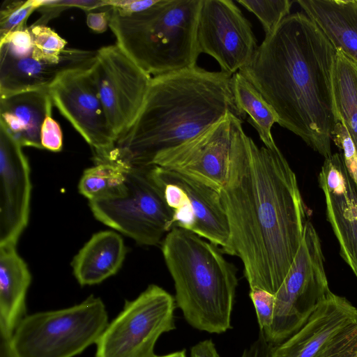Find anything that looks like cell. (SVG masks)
Segmentation results:
<instances>
[{
  "mask_svg": "<svg viewBox=\"0 0 357 357\" xmlns=\"http://www.w3.org/2000/svg\"><path fill=\"white\" fill-rule=\"evenodd\" d=\"M234 116L229 174L220 191L250 289L275 295L298 251L307 220L296 174L279 148L259 147Z\"/></svg>",
  "mask_w": 357,
  "mask_h": 357,
  "instance_id": "1",
  "label": "cell"
},
{
  "mask_svg": "<svg viewBox=\"0 0 357 357\" xmlns=\"http://www.w3.org/2000/svg\"><path fill=\"white\" fill-rule=\"evenodd\" d=\"M336 49L305 13L287 16L238 72L261 93L278 124L324 158L338 122L333 92Z\"/></svg>",
  "mask_w": 357,
  "mask_h": 357,
  "instance_id": "2",
  "label": "cell"
},
{
  "mask_svg": "<svg viewBox=\"0 0 357 357\" xmlns=\"http://www.w3.org/2000/svg\"><path fill=\"white\" fill-rule=\"evenodd\" d=\"M228 113L241 121L231 76L197 66L153 77L142 108L114 148L96 162L148 167L160 153L200 134Z\"/></svg>",
  "mask_w": 357,
  "mask_h": 357,
  "instance_id": "3",
  "label": "cell"
},
{
  "mask_svg": "<svg viewBox=\"0 0 357 357\" xmlns=\"http://www.w3.org/2000/svg\"><path fill=\"white\" fill-rule=\"evenodd\" d=\"M161 249L174 282L176 304L188 323L211 333L230 329L238 278L218 246L174 227Z\"/></svg>",
  "mask_w": 357,
  "mask_h": 357,
  "instance_id": "4",
  "label": "cell"
},
{
  "mask_svg": "<svg viewBox=\"0 0 357 357\" xmlns=\"http://www.w3.org/2000/svg\"><path fill=\"white\" fill-rule=\"evenodd\" d=\"M202 0H158L143 11L108 10L118 45L151 77L194 67L199 56L197 26Z\"/></svg>",
  "mask_w": 357,
  "mask_h": 357,
  "instance_id": "5",
  "label": "cell"
},
{
  "mask_svg": "<svg viewBox=\"0 0 357 357\" xmlns=\"http://www.w3.org/2000/svg\"><path fill=\"white\" fill-rule=\"evenodd\" d=\"M108 324L104 303L91 295L70 307L26 315L11 346L17 357H74L96 344Z\"/></svg>",
  "mask_w": 357,
  "mask_h": 357,
  "instance_id": "6",
  "label": "cell"
},
{
  "mask_svg": "<svg viewBox=\"0 0 357 357\" xmlns=\"http://www.w3.org/2000/svg\"><path fill=\"white\" fill-rule=\"evenodd\" d=\"M126 168V179L114 195L89 200L94 217L144 245L162 243L173 227V211L150 176L149 167Z\"/></svg>",
  "mask_w": 357,
  "mask_h": 357,
  "instance_id": "7",
  "label": "cell"
},
{
  "mask_svg": "<svg viewBox=\"0 0 357 357\" xmlns=\"http://www.w3.org/2000/svg\"><path fill=\"white\" fill-rule=\"evenodd\" d=\"M330 291L321 241L307 220L298 251L275 294L273 322L264 335L266 341L275 346L294 335Z\"/></svg>",
  "mask_w": 357,
  "mask_h": 357,
  "instance_id": "8",
  "label": "cell"
},
{
  "mask_svg": "<svg viewBox=\"0 0 357 357\" xmlns=\"http://www.w3.org/2000/svg\"><path fill=\"white\" fill-rule=\"evenodd\" d=\"M175 298L150 284L123 310L98 340L96 357H155V344L164 333L174 330Z\"/></svg>",
  "mask_w": 357,
  "mask_h": 357,
  "instance_id": "9",
  "label": "cell"
},
{
  "mask_svg": "<svg viewBox=\"0 0 357 357\" xmlns=\"http://www.w3.org/2000/svg\"><path fill=\"white\" fill-rule=\"evenodd\" d=\"M148 167L173 211L174 227L206 239L228 255L229 228L220 192L176 171L155 165Z\"/></svg>",
  "mask_w": 357,
  "mask_h": 357,
  "instance_id": "10",
  "label": "cell"
},
{
  "mask_svg": "<svg viewBox=\"0 0 357 357\" xmlns=\"http://www.w3.org/2000/svg\"><path fill=\"white\" fill-rule=\"evenodd\" d=\"M92 72L109 124L117 139L137 118L152 77L116 44L96 51Z\"/></svg>",
  "mask_w": 357,
  "mask_h": 357,
  "instance_id": "11",
  "label": "cell"
},
{
  "mask_svg": "<svg viewBox=\"0 0 357 357\" xmlns=\"http://www.w3.org/2000/svg\"><path fill=\"white\" fill-rule=\"evenodd\" d=\"M197 45L199 54L214 58L231 76L250 61L259 46L250 22L231 0H202Z\"/></svg>",
  "mask_w": 357,
  "mask_h": 357,
  "instance_id": "12",
  "label": "cell"
},
{
  "mask_svg": "<svg viewBox=\"0 0 357 357\" xmlns=\"http://www.w3.org/2000/svg\"><path fill=\"white\" fill-rule=\"evenodd\" d=\"M92 66L64 72L48 90L53 105L92 147L97 161L109 153L116 139L109 124Z\"/></svg>",
  "mask_w": 357,
  "mask_h": 357,
  "instance_id": "13",
  "label": "cell"
},
{
  "mask_svg": "<svg viewBox=\"0 0 357 357\" xmlns=\"http://www.w3.org/2000/svg\"><path fill=\"white\" fill-rule=\"evenodd\" d=\"M234 116L228 113L195 137L160 153L152 166L181 173L220 192L229 174Z\"/></svg>",
  "mask_w": 357,
  "mask_h": 357,
  "instance_id": "14",
  "label": "cell"
},
{
  "mask_svg": "<svg viewBox=\"0 0 357 357\" xmlns=\"http://www.w3.org/2000/svg\"><path fill=\"white\" fill-rule=\"evenodd\" d=\"M31 192L28 160L0 123V246L16 245L27 226Z\"/></svg>",
  "mask_w": 357,
  "mask_h": 357,
  "instance_id": "15",
  "label": "cell"
},
{
  "mask_svg": "<svg viewBox=\"0 0 357 357\" xmlns=\"http://www.w3.org/2000/svg\"><path fill=\"white\" fill-rule=\"evenodd\" d=\"M324 159L318 183L325 197L326 218L340 256L357 278V185L340 153Z\"/></svg>",
  "mask_w": 357,
  "mask_h": 357,
  "instance_id": "16",
  "label": "cell"
},
{
  "mask_svg": "<svg viewBox=\"0 0 357 357\" xmlns=\"http://www.w3.org/2000/svg\"><path fill=\"white\" fill-rule=\"evenodd\" d=\"M356 322L357 307L331 291L297 332L272 346L271 357H317L334 335Z\"/></svg>",
  "mask_w": 357,
  "mask_h": 357,
  "instance_id": "17",
  "label": "cell"
},
{
  "mask_svg": "<svg viewBox=\"0 0 357 357\" xmlns=\"http://www.w3.org/2000/svg\"><path fill=\"white\" fill-rule=\"evenodd\" d=\"M96 57V51L74 48H66L62 60L57 63L39 61L31 55L17 59L0 55V96L49 89L64 72L91 67Z\"/></svg>",
  "mask_w": 357,
  "mask_h": 357,
  "instance_id": "18",
  "label": "cell"
},
{
  "mask_svg": "<svg viewBox=\"0 0 357 357\" xmlns=\"http://www.w3.org/2000/svg\"><path fill=\"white\" fill-rule=\"evenodd\" d=\"M52 105L48 89L0 96V123L22 147L43 149L41 128L47 116H51Z\"/></svg>",
  "mask_w": 357,
  "mask_h": 357,
  "instance_id": "19",
  "label": "cell"
},
{
  "mask_svg": "<svg viewBox=\"0 0 357 357\" xmlns=\"http://www.w3.org/2000/svg\"><path fill=\"white\" fill-rule=\"evenodd\" d=\"M333 46L357 65V0H298Z\"/></svg>",
  "mask_w": 357,
  "mask_h": 357,
  "instance_id": "20",
  "label": "cell"
},
{
  "mask_svg": "<svg viewBox=\"0 0 357 357\" xmlns=\"http://www.w3.org/2000/svg\"><path fill=\"white\" fill-rule=\"evenodd\" d=\"M15 246H0V335L9 338L26 316V295L31 281Z\"/></svg>",
  "mask_w": 357,
  "mask_h": 357,
  "instance_id": "21",
  "label": "cell"
},
{
  "mask_svg": "<svg viewBox=\"0 0 357 357\" xmlns=\"http://www.w3.org/2000/svg\"><path fill=\"white\" fill-rule=\"evenodd\" d=\"M126 254L119 234L112 231L98 232L74 257L73 274L82 286L100 283L118 272Z\"/></svg>",
  "mask_w": 357,
  "mask_h": 357,
  "instance_id": "22",
  "label": "cell"
},
{
  "mask_svg": "<svg viewBox=\"0 0 357 357\" xmlns=\"http://www.w3.org/2000/svg\"><path fill=\"white\" fill-rule=\"evenodd\" d=\"M231 89L235 103L248 121L257 131L264 146L276 149L271 133L274 123H278V117L255 86L239 72L231 76Z\"/></svg>",
  "mask_w": 357,
  "mask_h": 357,
  "instance_id": "23",
  "label": "cell"
},
{
  "mask_svg": "<svg viewBox=\"0 0 357 357\" xmlns=\"http://www.w3.org/2000/svg\"><path fill=\"white\" fill-rule=\"evenodd\" d=\"M332 79L338 121L347 129L357 151V65L340 50L336 52Z\"/></svg>",
  "mask_w": 357,
  "mask_h": 357,
  "instance_id": "24",
  "label": "cell"
},
{
  "mask_svg": "<svg viewBox=\"0 0 357 357\" xmlns=\"http://www.w3.org/2000/svg\"><path fill=\"white\" fill-rule=\"evenodd\" d=\"M126 179V168L110 162H100L84 170L79 181L80 194L92 200L115 194Z\"/></svg>",
  "mask_w": 357,
  "mask_h": 357,
  "instance_id": "25",
  "label": "cell"
},
{
  "mask_svg": "<svg viewBox=\"0 0 357 357\" xmlns=\"http://www.w3.org/2000/svg\"><path fill=\"white\" fill-rule=\"evenodd\" d=\"M33 40L32 57L47 63L60 62L66 51V41L46 25L28 26Z\"/></svg>",
  "mask_w": 357,
  "mask_h": 357,
  "instance_id": "26",
  "label": "cell"
},
{
  "mask_svg": "<svg viewBox=\"0 0 357 357\" xmlns=\"http://www.w3.org/2000/svg\"><path fill=\"white\" fill-rule=\"evenodd\" d=\"M237 2L252 13L260 21L265 36L270 34L289 15L291 0H238Z\"/></svg>",
  "mask_w": 357,
  "mask_h": 357,
  "instance_id": "27",
  "label": "cell"
},
{
  "mask_svg": "<svg viewBox=\"0 0 357 357\" xmlns=\"http://www.w3.org/2000/svg\"><path fill=\"white\" fill-rule=\"evenodd\" d=\"M38 8V0L4 1L0 10V40L26 26L28 17Z\"/></svg>",
  "mask_w": 357,
  "mask_h": 357,
  "instance_id": "28",
  "label": "cell"
},
{
  "mask_svg": "<svg viewBox=\"0 0 357 357\" xmlns=\"http://www.w3.org/2000/svg\"><path fill=\"white\" fill-rule=\"evenodd\" d=\"M317 357H357V322L334 335Z\"/></svg>",
  "mask_w": 357,
  "mask_h": 357,
  "instance_id": "29",
  "label": "cell"
},
{
  "mask_svg": "<svg viewBox=\"0 0 357 357\" xmlns=\"http://www.w3.org/2000/svg\"><path fill=\"white\" fill-rule=\"evenodd\" d=\"M332 141L340 149L347 169L357 185V151L347 129L340 121L334 128Z\"/></svg>",
  "mask_w": 357,
  "mask_h": 357,
  "instance_id": "30",
  "label": "cell"
},
{
  "mask_svg": "<svg viewBox=\"0 0 357 357\" xmlns=\"http://www.w3.org/2000/svg\"><path fill=\"white\" fill-rule=\"evenodd\" d=\"M249 295L256 311L260 332L265 335L273 319L275 295L261 289H250Z\"/></svg>",
  "mask_w": 357,
  "mask_h": 357,
  "instance_id": "31",
  "label": "cell"
},
{
  "mask_svg": "<svg viewBox=\"0 0 357 357\" xmlns=\"http://www.w3.org/2000/svg\"><path fill=\"white\" fill-rule=\"evenodd\" d=\"M40 139L43 149L54 152H58L62 149L61 130L58 123L51 116H47L43 123Z\"/></svg>",
  "mask_w": 357,
  "mask_h": 357,
  "instance_id": "32",
  "label": "cell"
},
{
  "mask_svg": "<svg viewBox=\"0 0 357 357\" xmlns=\"http://www.w3.org/2000/svg\"><path fill=\"white\" fill-rule=\"evenodd\" d=\"M158 0H121L106 1V6L123 15H130L146 10Z\"/></svg>",
  "mask_w": 357,
  "mask_h": 357,
  "instance_id": "33",
  "label": "cell"
},
{
  "mask_svg": "<svg viewBox=\"0 0 357 357\" xmlns=\"http://www.w3.org/2000/svg\"><path fill=\"white\" fill-rule=\"evenodd\" d=\"M49 3L59 13L70 7H77L86 11H90L102 6H106V1L99 0H57L49 1Z\"/></svg>",
  "mask_w": 357,
  "mask_h": 357,
  "instance_id": "34",
  "label": "cell"
},
{
  "mask_svg": "<svg viewBox=\"0 0 357 357\" xmlns=\"http://www.w3.org/2000/svg\"><path fill=\"white\" fill-rule=\"evenodd\" d=\"M272 345L266 340L264 334L259 331L257 339L244 350L241 357H271Z\"/></svg>",
  "mask_w": 357,
  "mask_h": 357,
  "instance_id": "35",
  "label": "cell"
},
{
  "mask_svg": "<svg viewBox=\"0 0 357 357\" xmlns=\"http://www.w3.org/2000/svg\"><path fill=\"white\" fill-rule=\"evenodd\" d=\"M109 11L89 12L86 17L87 26L96 33L105 31L109 26Z\"/></svg>",
  "mask_w": 357,
  "mask_h": 357,
  "instance_id": "36",
  "label": "cell"
},
{
  "mask_svg": "<svg viewBox=\"0 0 357 357\" xmlns=\"http://www.w3.org/2000/svg\"><path fill=\"white\" fill-rule=\"evenodd\" d=\"M190 357H220L211 340L201 341L190 349Z\"/></svg>",
  "mask_w": 357,
  "mask_h": 357,
  "instance_id": "37",
  "label": "cell"
},
{
  "mask_svg": "<svg viewBox=\"0 0 357 357\" xmlns=\"http://www.w3.org/2000/svg\"><path fill=\"white\" fill-rule=\"evenodd\" d=\"M9 337L0 335V357H17Z\"/></svg>",
  "mask_w": 357,
  "mask_h": 357,
  "instance_id": "38",
  "label": "cell"
},
{
  "mask_svg": "<svg viewBox=\"0 0 357 357\" xmlns=\"http://www.w3.org/2000/svg\"><path fill=\"white\" fill-rule=\"evenodd\" d=\"M155 357H187L185 350L176 351L165 356H155Z\"/></svg>",
  "mask_w": 357,
  "mask_h": 357,
  "instance_id": "39",
  "label": "cell"
}]
</instances>
